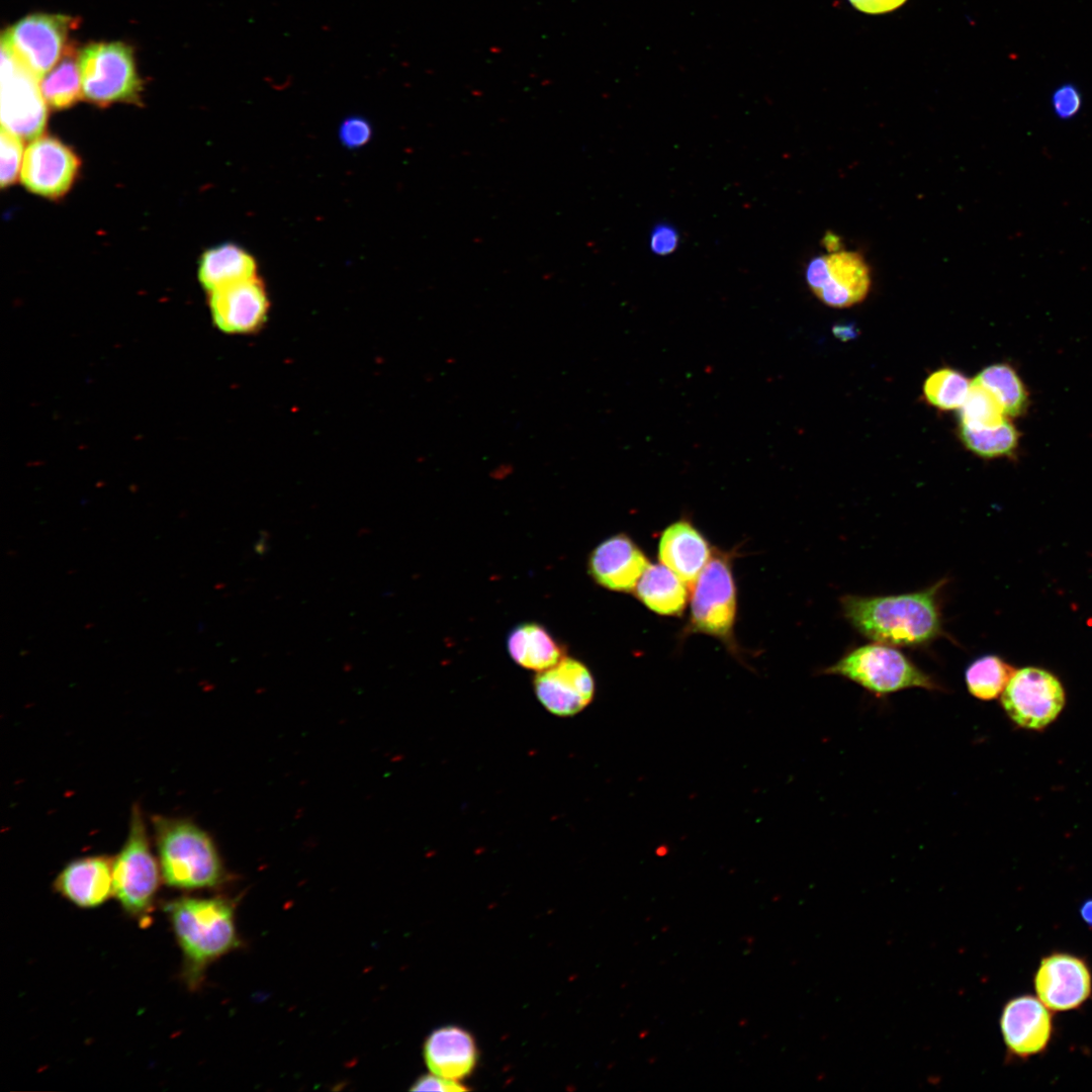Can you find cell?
Listing matches in <instances>:
<instances>
[{
    "mask_svg": "<svg viewBox=\"0 0 1092 1092\" xmlns=\"http://www.w3.org/2000/svg\"><path fill=\"white\" fill-rule=\"evenodd\" d=\"M945 579L914 593L841 598L848 623L863 637L892 646L916 647L941 635L939 593Z\"/></svg>",
    "mask_w": 1092,
    "mask_h": 1092,
    "instance_id": "obj_1",
    "label": "cell"
},
{
    "mask_svg": "<svg viewBox=\"0 0 1092 1092\" xmlns=\"http://www.w3.org/2000/svg\"><path fill=\"white\" fill-rule=\"evenodd\" d=\"M183 954L182 979L197 989L207 967L240 941L235 923V904L221 897L183 896L164 905Z\"/></svg>",
    "mask_w": 1092,
    "mask_h": 1092,
    "instance_id": "obj_2",
    "label": "cell"
},
{
    "mask_svg": "<svg viewBox=\"0 0 1092 1092\" xmlns=\"http://www.w3.org/2000/svg\"><path fill=\"white\" fill-rule=\"evenodd\" d=\"M153 835L163 882L192 891L218 886L224 870L210 835L190 820L153 816Z\"/></svg>",
    "mask_w": 1092,
    "mask_h": 1092,
    "instance_id": "obj_3",
    "label": "cell"
},
{
    "mask_svg": "<svg viewBox=\"0 0 1092 1092\" xmlns=\"http://www.w3.org/2000/svg\"><path fill=\"white\" fill-rule=\"evenodd\" d=\"M823 673L844 677L877 697L908 689L944 691L900 650L880 642L849 650Z\"/></svg>",
    "mask_w": 1092,
    "mask_h": 1092,
    "instance_id": "obj_4",
    "label": "cell"
},
{
    "mask_svg": "<svg viewBox=\"0 0 1092 1092\" xmlns=\"http://www.w3.org/2000/svg\"><path fill=\"white\" fill-rule=\"evenodd\" d=\"M112 874L113 897L121 908L141 922L149 921L163 879L138 804L131 808L125 842L113 857Z\"/></svg>",
    "mask_w": 1092,
    "mask_h": 1092,
    "instance_id": "obj_5",
    "label": "cell"
},
{
    "mask_svg": "<svg viewBox=\"0 0 1092 1092\" xmlns=\"http://www.w3.org/2000/svg\"><path fill=\"white\" fill-rule=\"evenodd\" d=\"M83 96L99 106L138 103L142 81L132 49L121 41L91 42L79 52Z\"/></svg>",
    "mask_w": 1092,
    "mask_h": 1092,
    "instance_id": "obj_6",
    "label": "cell"
},
{
    "mask_svg": "<svg viewBox=\"0 0 1092 1092\" xmlns=\"http://www.w3.org/2000/svg\"><path fill=\"white\" fill-rule=\"evenodd\" d=\"M693 585L690 628L730 643L737 596L728 554H713Z\"/></svg>",
    "mask_w": 1092,
    "mask_h": 1092,
    "instance_id": "obj_7",
    "label": "cell"
},
{
    "mask_svg": "<svg viewBox=\"0 0 1092 1092\" xmlns=\"http://www.w3.org/2000/svg\"><path fill=\"white\" fill-rule=\"evenodd\" d=\"M46 105L39 79L1 41L2 127L22 139H35L46 125Z\"/></svg>",
    "mask_w": 1092,
    "mask_h": 1092,
    "instance_id": "obj_8",
    "label": "cell"
},
{
    "mask_svg": "<svg viewBox=\"0 0 1092 1092\" xmlns=\"http://www.w3.org/2000/svg\"><path fill=\"white\" fill-rule=\"evenodd\" d=\"M77 25L69 15L33 13L8 27L1 41L40 80L60 61Z\"/></svg>",
    "mask_w": 1092,
    "mask_h": 1092,
    "instance_id": "obj_9",
    "label": "cell"
},
{
    "mask_svg": "<svg viewBox=\"0 0 1092 1092\" xmlns=\"http://www.w3.org/2000/svg\"><path fill=\"white\" fill-rule=\"evenodd\" d=\"M1004 711L1018 726L1040 729L1052 723L1065 705L1059 679L1037 667L1015 670L1001 697Z\"/></svg>",
    "mask_w": 1092,
    "mask_h": 1092,
    "instance_id": "obj_10",
    "label": "cell"
},
{
    "mask_svg": "<svg viewBox=\"0 0 1092 1092\" xmlns=\"http://www.w3.org/2000/svg\"><path fill=\"white\" fill-rule=\"evenodd\" d=\"M813 258L806 269V280L815 295L830 307H849L862 301L871 288L870 268L863 257L853 251H829Z\"/></svg>",
    "mask_w": 1092,
    "mask_h": 1092,
    "instance_id": "obj_11",
    "label": "cell"
},
{
    "mask_svg": "<svg viewBox=\"0 0 1092 1092\" xmlns=\"http://www.w3.org/2000/svg\"><path fill=\"white\" fill-rule=\"evenodd\" d=\"M1036 997L1053 1012L1081 1007L1091 996L1092 975L1086 961L1067 952L1044 957L1034 975Z\"/></svg>",
    "mask_w": 1092,
    "mask_h": 1092,
    "instance_id": "obj_12",
    "label": "cell"
},
{
    "mask_svg": "<svg viewBox=\"0 0 1092 1092\" xmlns=\"http://www.w3.org/2000/svg\"><path fill=\"white\" fill-rule=\"evenodd\" d=\"M80 167L77 155L60 140L38 135L25 150L20 177L32 193L59 198L71 188Z\"/></svg>",
    "mask_w": 1092,
    "mask_h": 1092,
    "instance_id": "obj_13",
    "label": "cell"
},
{
    "mask_svg": "<svg viewBox=\"0 0 1092 1092\" xmlns=\"http://www.w3.org/2000/svg\"><path fill=\"white\" fill-rule=\"evenodd\" d=\"M1000 1029L1011 1057L1024 1060L1044 1052L1053 1036L1051 1010L1036 997L1017 996L1003 1007Z\"/></svg>",
    "mask_w": 1092,
    "mask_h": 1092,
    "instance_id": "obj_14",
    "label": "cell"
},
{
    "mask_svg": "<svg viewBox=\"0 0 1092 1092\" xmlns=\"http://www.w3.org/2000/svg\"><path fill=\"white\" fill-rule=\"evenodd\" d=\"M535 694L552 714L567 717L582 711L593 701L595 680L580 661L563 657L534 678Z\"/></svg>",
    "mask_w": 1092,
    "mask_h": 1092,
    "instance_id": "obj_15",
    "label": "cell"
},
{
    "mask_svg": "<svg viewBox=\"0 0 1092 1092\" xmlns=\"http://www.w3.org/2000/svg\"><path fill=\"white\" fill-rule=\"evenodd\" d=\"M209 307L220 331L249 334L266 322L269 299L264 284L256 276L210 291Z\"/></svg>",
    "mask_w": 1092,
    "mask_h": 1092,
    "instance_id": "obj_16",
    "label": "cell"
},
{
    "mask_svg": "<svg viewBox=\"0 0 1092 1092\" xmlns=\"http://www.w3.org/2000/svg\"><path fill=\"white\" fill-rule=\"evenodd\" d=\"M650 562L639 546L626 534H617L600 543L590 553V576L605 588L634 590Z\"/></svg>",
    "mask_w": 1092,
    "mask_h": 1092,
    "instance_id": "obj_17",
    "label": "cell"
},
{
    "mask_svg": "<svg viewBox=\"0 0 1092 1092\" xmlns=\"http://www.w3.org/2000/svg\"><path fill=\"white\" fill-rule=\"evenodd\" d=\"M113 857L90 855L67 863L54 881L62 897L80 908H95L113 896Z\"/></svg>",
    "mask_w": 1092,
    "mask_h": 1092,
    "instance_id": "obj_18",
    "label": "cell"
},
{
    "mask_svg": "<svg viewBox=\"0 0 1092 1092\" xmlns=\"http://www.w3.org/2000/svg\"><path fill=\"white\" fill-rule=\"evenodd\" d=\"M423 1056L433 1074L459 1082L474 1071L478 1052L467 1030L448 1025L430 1033L424 1043Z\"/></svg>",
    "mask_w": 1092,
    "mask_h": 1092,
    "instance_id": "obj_19",
    "label": "cell"
},
{
    "mask_svg": "<svg viewBox=\"0 0 1092 1092\" xmlns=\"http://www.w3.org/2000/svg\"><path fill=\"white\" fill-rule=\"evenodd\" d=\"M713 555L705 536L688 520H678L664 529L658 544L660 563L687 584H694Z\"/></svg>",
    "mask_w": 1092,
    "mask_h": 1092,
    "instance_id": "obj_20",
    "label": "cell"
},
{
    "mask_svg": "<svg viewBox=\"0 0 1092 1092\" xmlns=\"http://www.w3.org/2000/svg\"><path fill=\"white\" fill-rule=\"evenodd\" d=\"M257 263L238 245L226 243L205 251L200 259L198 278L209 292L256 277Z\"/></svg>",
    "mask_w": 1092,
    "mask_h": 1092,
    "instance_id": "obj_21",
    "label": "cell"
},
{
    "mask_svg": "<svg viewBox=\"0 0 1092 1092\" xmlns=\"http://www.w3.org/2000/svg\"><path fill=\"white\" fill-rule=\"evenodd\" d=\"M687 583L662 563L649 564L634 592L638 600L658 615L674 616L688 603Z\"/></svg>",
    "mask_w": 1092,
    "mask_h": 1092,
    "instance_id": "obj_22",
    "label": "cell"
},
{
    "mask_svg": "<svg viewBox=\"0 0 1092 1092\" xmlns=\"http://www.w3.org/2000/svg\"><path fill=\"white\" fill-rule=\"evenodd\" d=\"M508 649L521 666L541 671L564 657V650L550 633L535 623L522 624L509 635Z\"/></svg>",
    "mask_w": 1092,
    "mask_h": 1092,
    "instance_id": "obj_23",
    "label": "cell"
},
{
    "mask_svg": "<svg viewBox=\"0 0 1092 1092\" xmlns=\"http://www.w3.org/2000/svg\"><path fill=\"white\" fill-rule=\"evenodd\" d=\"M41 94L51 107L65 109L83 96L79 52L69 43L57 65L39 80Z\"/></svg>",
    "mask_w": 1092,
    "mask_h": 1092,
    "instance_id": "obj_24",
    "label": "cell"
},
{
    "mask_svg": "<svg viewBox=\"0 0 1092 1092\" xmlns=\"http://www.w3.org/2000/svg\"><path fill=\"white\" fill-rule=\"evenodd\" d=\"M975 380L992 392L1007 417L1016 418L1026 413L1029 394L1012 366L1006 363L992 364L981 370Z\"/></svg>",
    "mask_w": 1092,
    "mask_h": 1092,
    "instance_id": "obj_25",
    "label": "cell"
},
{
    "mask_svg": "<svg viewBox=\"0 0 1092 1092\" xmlns=\"http://www.w3.org/2000/svg\"><path fill=\"white\" fill-rule=\"evenodd\" d=\"M1015 670L997 655H984L969 664L965 681L976 699L990 701L1002 695Z\"/></svg>",
    "mask_w": 1092,
    "mask_h": 1092,
    "instance_id": "obj_26",
    "label": "cell"
},
{
    "mask_svg": "<svg viewBox=\"0 0 1092 1092\" xmlns=\"http://www.w3.org/2000/svg\"><path fill=\"white\" fill-rule=\"evenodd\" d=\"M959 436L969 451L983 458L1011 456L1019 445V432L1008 419L990 428L973 430L960 426Z\"/></svg>",
    "mask_w": 1092,
    "mask_h": 1092,
    "instance_id": "obj_27",
    "label": "cell"
},
{
    "mask_svg": "<svg viewBox=\"0 0 1092 1092\" xmlns=\"http://www.w3.org/2000/svg\"><path fill=\"white\" fill-rule=\"evenodd\" d=\"M971 383L960 371L945 367L926 378L923 394L927 402L938 410H959L967 398Z\"/></svg>",
    "mask_w": 1092,
    "mask_h": 1092,
    "instance_id": "obj_28",
    "label": "cell"
},
{
    "mask_svg": "<svg viewBox=\"0 0 1092 1092\" xmlns=\"http://www.w3.org/2000/svg\"><path fill=\"white\" fill-rule=\"evenodd\" d=\"M960 411V426L968 429L995 427L1007 420L998 399L975 379Z\"/></svg>",
    "mask_w": 1092,
    "mask_h": 1092,
    "instance_id": "obj_29",
    "label": "cell"
},
{
    "mask_svg": "<svg viewBox=\"0 0 1092 1092\" xmlns=\"http://www.w3.org/2000/svg\"><path fill=\"white\" fill-rule=\"evenodd\" d=\"M0 141V183L2 187H7L15 182L22 167L24 157L22 138L1 126Z\"/></svg>",
    "mask_w": 1092,
    "mask_h": 1092,
    "instance_id": "obj_30",
    "label": "cell"
},
{
    "mask_svg": "<svg viewBox=\"0 0 1092 1092\" xmlns=\"http://www.w3.org/2000/svg\"><path fill=\"white\" fill-rule=\"evenodd\" d=\"M1081 106L1082 95L1074 84H1063L1052 94V108L1060 119L1073 118L1080 111Z\"/></svg>",
    "mask_w": 1092,
    "mask_h": 1092,
    "instance_id": "obj_31",
    "label": "cell"
},
{
    "mask_svg": "<svg viewBox=\"0 0 1092 1092\" xmlns=\"http://www.w3.org/2000/svg\"><path fill=\"white\" fill-rule=\"evenodd\" d=\"M371 134L370 122L359 115L347 117L340 125V141L349 149H356L366 145Z\"/></svg>",
    "mask_w": 1092,
    "mask_h": 1092,
    "instance_id": "obj_32",
    "label": "cell"
},
{
    "mask_svg": "<svg viewBox=\"0 0 1092 1092\" xmlns=\"http://www.w3.org/2000/svg\"><path fill=\"white\" fill-rule=\"evenodd\" d=\"M678 232L671 224H656L650 234V249L660 256L671 254L678 246Z\"/></svg>",
    "mask_w": 1092,
    "mask_h": 1092,
    "instance_id": "obj_33",
    "label": "cell"
},
{
    "mask_svg": "<svg viewBox=\"0 0 1092 1092\" xmlns=\"http://www.w3.org/2000/svg\"><path fill=\"white\" fill-rule=\"evenodd\" d=\"M411 1090L460 1092L467 1091L468 1088L461 1085L458 1081L449 1080L432 1073L431 1075H424L418 1078V1080L411 1087Z\"/></svg>",
    "mask_w": 1092,
    "mask_h": 1092,
    "instance_id": "obj_34",
    "label": "cell"
},
{
    "mask_svg": "<svg viewBox=\"0 0 1092 1092\" xmlns=\"http://www.w3.org/2000/svg\"><path fill=\"white\" fill-rule=\"evenodd\" d=\"M857 10L870 14H880L895 10L906 0H849Z\"/></svg>",
    "mask_w": 1092,
    "mask_h": 1092,
    "instance_id": "obj_35",
    "label": "cell"
},
{
    "mask_svg": "<svg viewBox=\"0 0 1092 1092\" xmlns=\"http://www.w3.org/2000/svg\"><path fill=\"white\" fill-rule=\"evenodd\" d=\"M1083 921L1092 928V899L1085 901L1080 908Z\"/></svg>",
    "mask_w": 1092,
    "mask_h": 1092,
    "instance_id": "obj_36",
    "label": "cell"
}]
</instances>
